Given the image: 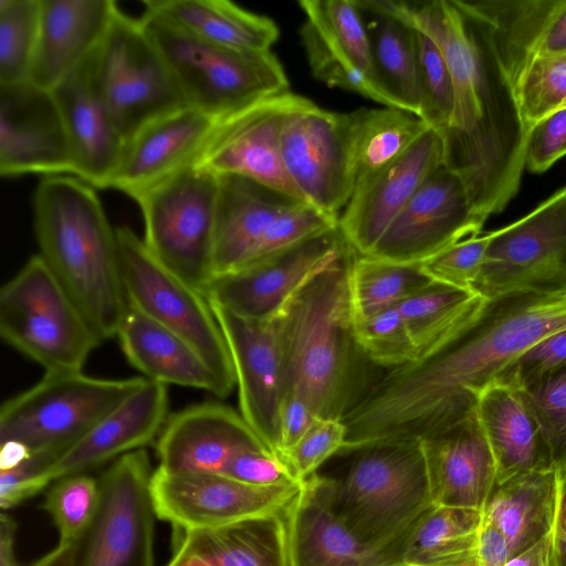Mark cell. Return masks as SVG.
<instances>
[{
	"mask_svg": "<svg viewBox=\"0 0 566 566\" xmlns=\"http://www.w3.org/2000/svg\"><path fill=\"white\" fill-rule=\"evenodd\" d=\"M488 244L489 233L471 237L448 247L418 265L434 282L472 291Z\"/></svg>",
	"mask_w": 566,
	"mask_h": 566,
	"instance_id": "681fc988",
	"label": "cell"
},
{
	"mask_svg": "<svg viewBox=\"0 0 566 566\" xmlns=\"http://www.w3.org/2000/svg\"><path fill=\"white\" fill-rule=\"evenodd\" d=\"M553 566H566V471L559 473V488L552 531Z\"/></svg>",
	"mask_w": 566,
	"mask_h": 566,
	"instance_id": "6f0895ef",
	"label": "cell"
},
{
	"mask_svg": "<svg viewBox=\"0 0 566 566\" xmlns=\"http://www.w3.org/2000/svg\"><path fill=\"white\" fill-rule=\"evenodd\" d=\"M147 249L200 291L212 276L219 176L188 167L135 200Z\"/></svg>",
	"mask_w": 566,
	"mask_h": 566,
	"instance_id": "8fae6325",
	"label": "cell"
},
{
	"mask_svg": "<svg viewBox=\"0 0 566 566\" xmlns=\"http://www.w3.org/2000/svg\"><path fill=\"white\" fill-rule=\"evenodd\" d=\"M379 83L399 109L418 116L417 34L408 2L357 0Z\"/></svg>",
	"mask_w": 566,
	"mask_h": 566,
	"instance_id": "836d02e7",
	"label": "cell"
},
{
	"mask_svg": "<svg viewBox=\"0 0 566 566\" xmlns=\"http://www.w3.org/2000/svg\"><path fill=\"white\" fill-rule=\"evenodd\" d=\"M102 502L99 479L87 473L62 476L50 485L42 509L54 524L59 543H78L92 527Z\"/></svg>",
	"mask_w": 566,
	"mask_h": 566,
	"instance_id": "b9f144b4",
	"label": "cell"
},
{
	"mask_svg": "<svg viewBox=\"0 0 566 566\" xmlns=\"http://www.w3.org/2000/svg\"><path fill=\"white\" fill-rule=\"evenodd\" d=\"M17 523L4 511L0 515V566H19L15 557Z\"/></svg>",
	"mask_w": 566,
	"mask_h": 566,
	"instance_id": "91938a15",
	"label": "cell"
},
{
	"mask_svg": "<svg viewBox=\"0 0 566 566\" xmlns=\"http://www.w3.org/2000/svg\"><path fill=\"white\" fill-rule=\"evenodd\" d=\"M42 0H0V84L29 81Z\"/></svg>",
	"mask_w": 566,
	"mask_h": 566,
	"instance_id": "ee69618b",
	"label": "cell"
},
{
	"mask_svg": "<svg viewBox=\"0 0 566 566\" xmlns=\"http://www.w3.org/2000/svg\"><path fill=\"white\" fill-rule=\"evenodd\" d=\"M472 291L485 300L511 293H566V187L523 218L489 232Z\"/></svg>",
	"mask_w": 566,
	"mask_h": 566,
	"instance_id": "7c38bea8",
	"label": "cell"
},
{
	"mask_svg": "<svg viewBox=\"0 0 566 566\" xmlns=\"http://www.w3.org/2000/svg\"><path fill=\"white\" fill-rule=\"evenodd\" d=\"M302 483L262 486L226 474L169 473L156 468L149 492L158 520L176 532H197L281 513Z\"/></svg>",
	"mask_w": 566,
	"mask_h": 566,
	"instance_id": "9a60e30c",
	"label": "cell"
},
{
	"mask_svg": "<svg viewBox=\"0 0 566 566\" xmlns=\"http://www.w3.org/2000/svg\"><path fill=\"white\" fill-rule=\"evenodd\" d=\"M118 10L113 0H42L29 82L51 91L98 46Z\"/></svg>",
	"mask_w": 566,
	"mask_h": 566,
	"instance_id": "f1b7e54d",
	"label": "cell"
},
{
	"mask_svg": "<svg viewBox=\"0 0 566 566\" xmlns=\"http://www.w3.org/2000/svg\"><path fill=\"white\" fill-rule=\"evenodd\" d=\"M337 515L361 542L387 547L433 504L420 440L381 442L363 450L333 479Z\"/></svg>",
	"mask_w": 566,
	"mask_h": 566,
	"instance_id": "5b68a950",
	"label": "cell"
},
{
	"mask_svg": "<svg viewBox=\"0 0 566 566\" xmlns=\"http://www.w3.org/2000/svg\"><path fill=\"white\" fill-rule=\"evenodd\" d=\"M520 390V389H518ZM551 450L552 467L566 471V367L521 390Z\"/></svg>",
	"mask_w": 566,
	"mask_h": 566,
	"instance_id": "c3c4849f",
	"label": "cell"
},
{
	"mask_svg": "<svg viewBox=\"0 0 566 566\" xmlns=\"http://www.w3.org/2000/svg\"><path fill=\"white\" fill-rule=\"evenodd\" d=\"M0 335L45 373L82 371L103 342L39 254L1 287Z\"/></svg>",
	"mask_w": 566,
	"mask_h": 566,
	"instance_id": "52a82bcc",
	"label": "cell"
},
{
	"mask_svg": "<svg viewBox=\"0 0 566 566\" xmlns=\"http://www.w3.org/2000/svg\"><path fill=\"white\" fill-rule=\"evenodd\" d=\"M350 113L316 104L296 113L281 136L285 171L305 202L338 219L355 188Z\"/></svg>",
	"mask_w": 566,
	"mask_h": 566,
	"instance_id": "2e32d148",
	"label": "cell"
},
{
	"mask_svg": "<svg viewBox=\"0 0 566 566\" xmlns=\"http://www.w3.org/2000/svg\"><path fill=\"white\" fill-rule=\"evenodd\" d=\"M486 23L512 86L536 55L566 51V0H465Z\"/></svg>",
	"mask_w": 566,
	"mask_h": 566,
	"instance_id": "f546056e",
	"label": "cell"
},
{
	"mask_svg": "<svg viewBox=\"0 0 566 566\" xmlns=\"http://www.w3.org/2000/svg\"><path fill=\"white\" fill-rule=\"evenodd\" d=\"M475 411L494 459L496 483L554 470L542 427L521 390L493 382L480 394Z\"/></svg>",
	"mask_w": 566,
	"mask_h": 566,
	"instance_id": "4dcf8cb0",
	"label": "cell"
},
{
	"mask_svg": "<svg viewBox=\"0 0 566 566\" xmlns=\"http://www.w3.org/2000/svg\"><path fill=\"white\" fill-rule=\"evenodd\" d=\"M347 280L352 321L397 306L434 282L418 264L397 263L356 252L348 264Z\"/></svg>",
	"mask_w": 566,
	"mask_h": 566,
	"instance_id": "60d3db41",
	"label": "cell"
},
{
	"mask_svg": "<svg viewBox=\"0 0 566 566\" xmlns=\"http://www.w3.org/2000/svg\"><path fill=\"white\" fill-rule=\"evenodd\" d=\"M167 386L145 379L140 387L70 447L50 470L53 481L86 473L157 440L168 419Z\"/></svg>",
	"mask_w": 566,
	"mask_h": 566,
	"instance_id": "83f0119b",
	"label": "cell"
},
{
	"mask_svg": "<svg viewBox=\"0 0 566 566\" xmlns=\"http://www.w3.org/2000/svg\"><path fill=\"white\" fill-rule=\"evenodd\" d=\"M32 451L25 446L14 442L7 441L1 443L0 450V471H7L17 468L23 463Z\"/></svg>",
	"mask_w": 566,
	"mask_h": 566,
	"instance_id": "6125c7cd",
	"label": "cell"
},
{
	"mask_svg": "<svg viewBox=\"0 0 566 566\" xmlns=\"http://www.w3.org/2000/svg\"><path fill=\"white\" fill-rule=\"evenodd\" d=\"M332 483L313 474L284 511L291 566H403L398 541L371 546L347 527L334 510Z\"/></svg>",
	"mask_w": 566,
	"mask_h": 566,
	"instance_id": "603a6c76",
	"label": "cell"
},
{
	"mask_svg": "<svg viewBox=\"0 0 566 566\" xmlns=\"http://www.w3.org/2000/svg\"><path fill=\"white\" fill-rule=\"evenodd\" d=\"M566 367V328L556 331L511 361L494 382L524 389Z\"/></svg>",
	"mask_w": 566,
	"mask_h": 566,
	"instance_id": "816d5d0a",
	"label": "cell"
},
{
	"mask_svg": "<svg viewBox=\"0 0 566 566\" xmlns=\"http://www.w3.org/2000/svg\"><path fill=\"white\" fill-rule=\"evenodd\" d=\"M416 27L441 50L454 93L452 120L441 136L443 165L461 179L484 222L516 196L527 133L486 23L465 0L408 2Z\"/></svg>",
	"mask_w": 566,
	"mask_h": 566,
	"instance_id": "7a4b0ae2",
	"label": "cell"
},
{
	"mask_svg": "<svg viewBox=\"0 0 566 566\" xmlns=\"http://www.w3.org/2000/svg\"><path fill=\"white\" fill-rule=\"evenodd\" d=\"M92 59L98 91L125 144L147 124L187 106L140 19L118 10Z\"/></svg>",
	"mask_w": 566,
	"mask_h": 566,
	"instance_id": "30bf717a",
	"label": "cell"
},
{
	"mask_svg": "<svg viewBox=\"0 0 566 566\" xmlns=\"http://www.w3.org/2000/svg\"><path fill=\"white\" fill-rule=\"evenodd\" d=\"M63 453L55 449L34 451L17 468L0 471L1 509L10 510L49 486L50 470Z\"/></svg>",
	"mask_w": 566,
	"mask_h": 566,
	"instance_id": "f5cc1de1",
	"label": "cell"
},
{
	"mask_svg": "<svg viewBox=\"0 0 566 566\" xmlns=\"http://www.w3.org/2000/svg\"><path fill=\"white\" fill-rule=\"evenodd\" d=\"M78 543L61 544L36 559L30 566H76Z\"/></svg>",
	"mask_w": 566,
	"mask_h": 566,
	"instance_id": "94428289",
	"label": "cell"
},
{
	"mask_svg": "<svg viewBox=\"0 0 566 566\" xmlns=\"http://www.w3.org/2000/svg\"><path fill=\"white\" fill-rule=\"evenodd\" d=\"M224 474L262 486L301 483L283 458L268 450H251L239 454L231 461Z\"/></svg>",
	"mask_w": 566,
	"mask_h": 566,
	"instance_id": "11a10c76",
	"label": "cell"
},
{
	"mask_svg": "<svg viewBox=\"0 0 566 566\" xmlns=\"http://www.w3.org/2000/svg\"><path fill=\"white\" fill-rule=\"evenodd\" d=\"M217 118L184 106L137 132L124 146L109 188L134 200L195 165Z\"/></svg>",
	"mask_w": 566,
	"mask_h": 566,
	"instance_id": "d4e9b609",
	"label": "cell"
},
{
	"mask_svg": "<svg viewBox=\"0 0 566 566\" xmlns=\"http://www.w3.org/2000/svg\"><path fill=\"white\" fill-rule=\"evenodd\" d=\"M505 566H553L552 532L531 548L509 558Z\"/></svg>",
	"mask_w": 566,
	"mask_h": 566,
	"instance_id": "680465c9",
	"label": "cell"
},
{
	"mask_svg": "<svg viewBox=\"0 0 566 566\" xmlns=\"http://www.w3.org/2000/svg\"><path fill=\"white\" fill-rule=\"evenodd\" d=\"M251 450L272 452L239 411L206 402L168 417L156 442L157 468L169 473L224 474L235 457Z\"/></svg>",
	"mask_w": 566,
	"mask_h": 566,
	"instance_id": "cb8c5ba5",
	"label": "cell"
},
{
	"mask_svg": "<svg viewBox=\"0 0 566 566\" xmlns=\"http://www.w3.org/2000/svg\"><path fill=\"white\" fill-rule=\"evenodd\" d=\"M558 488L555 470L521 473L495 484L482 514L505 538L510 558L553 531Z\"/></svg>",
	"mask_w": 566,
	"mask_h": 566,
	"instance_id": "d590c367",
	"label": "cell"
},
{
	"mask_svg": "<svg viewBox=\"0 0 566 566\" xmlns=\"http://www.w3.org/2000/svg\"><path fill=\"white\" fill-rule=\"evenodd\" d=\"M483 224L471 208L461 179L441 165L409 199L368 255L419 264L459 241L479 235Z\"/></svg>",
	"mask_w": 566,
	"mask_h": 566,
	"instance_id": "d6986e66",
	"label": "cell"
},
{
	"mask_svg": "<svg viewBox=\"0 0 566 566\" xmlns=\"http://www.w3.org/2000/svg\"><path fill=\"white\" fill-rule=\"evenodd\" d=\"M148 453L116 459L98 478V514L78 542L76 566H155V520Z\"/></svg>",
	"mask_w": 566,
	"mask_h": 566,
	"instance_id": "4fadbf2b",
	"label": "cell"
},
{
	"mask_svg": "<svg viewBox=\"0 0 566 566\" xmlns=\"http://www.w3.org/2000/svg\"><path fill=\"white\" fill-rule=\"evenodd\" d=\"M74 176L65 126L50 90L0 84V175Z\"/></svg>",
	"mask_w": 566,
	"mask_h": 566,
	"instance_id": "44dd1931",
	"label": "cell"
},
{
	"mask_svg": "<svg viewBox=\"0 0 566 566\" xmlns=\"http://www.w3.org/2000/svg\"><path fill=\"white\" fill-rule=\"evenodd\" d=\"M342 419L317 418L305 434L283 455L294 478L303 482L333 454L342 451L346 439Z\"/></svg>",
	"mask_w": 566,
	"mask_h": 566,
	"instance_id": "f907efd6",
	"label": "cell"
},
{
	"mask_svg": "<svg viewBox=\"0 0 566 566\" xmlns=\"http://www.w3.org/2000/svg\"><path fill=\"white\" fill-rule=\"evenodd\" d=\"M420 443L433 504L482 512L496 470L476 411Z\"/></svg>",
	"mask_w": 566,
	"mask_h": 566,
	"instance_id": "4316f807",
	"label": "cell"
},
{
	"mask_svg": "<svg viewBox=\"0 0 566 566\" xmlns=\"http://www.w3.org/2000/svg\"><path fill=\"white\" fill-rule=\"evenodd\" d=\"M140 22L165 57L189 107L219 118L289 91L272 52H248L195 38L145 11Z\"/></svg>",
	"mask_w": 566,
	"mask_h": 566,
	"instance_id": "8992f818",
	"label": "cell"
},
{
	"mask_svg": "<svg viewBox=\"0 0 566 566\" xmlns=\"http://www.w3.org/2000/svg\"><path fill=\"white\" fill-rule=\"evenodd\" d=\"M145 11L200 40L248 52H270L279 39L273 20L227 0H147Z\"/></svg>",
	"mask_w": 566,
	"mask_h": 566,
	"instance_id": "8d00e7d4",
	"label": "cell"
},
{
	"mask_svg": "<svg viewBox=\"0 0 566 566\" xmlns=\"http://www.w3.org/2000/svg\"><path fill=\"white\" fill-rule=\"evenodd\" d=\"M417 51L418 116L442 136L451 124L454 109L451 73L437 43L420 29Z\"/></svg>",
	"mask_w": 566,
	"mask_h": 566,
	"instance_id": "f6af8a7d",
	"label": "cell"
},
{
	"mask_svg": "<svg viewBox=\"0 0 566 566\" xmlns=\"http://www.w3.org/2000/svg\"><path fill=\"white\" fill-rule=\"evenodd\" d=\"M313 104L289 90L217 118L193 166L216 176H241L304 201L285 171L281 136L289 119Z\"/></svg>",
	"mask_w": 566,
	"mask_h": 566,
	"instance_id": "5bb4252c",
	"label": "cell"
},
{
	"mask_svg": "<svg viewBox=\"0 0 566 566\" xmlns=\"http://www.w3.org/2000/svg\"><path fill=\"white\" fill-rule=\"evenodd\" d=\"M318 417L308 402L294 389L289 388L279 413V454L292 448L313 426Z\"/></svg>",
	"mask_w": 566,
	"mask_h": 566,
	"instance_id": "9f6ffc18",
	"label": "cell"
},
{
	"mask_svg": "<svg viewBox=\"0 0 566 566\" xmlns=\"http://www.w3.org/2000/svg\"><path fill=\"white\" fill-rule=\"evenodd\" d=\"M337 226L338 219L307 202L293 201L271 221L243 268L272 258Z\"/></svg>",
	"mask_w": 566,
	"mask_h": 566,
	"instance_id": "7dc6e473",
	"label": "cell"
},
{
	"mask_svg": "<svg viewBox=\"0 0 566 566\" xmlns=\"http://www.w3.org/2000/svg\"><path fill=\"white\" fill-rule=\"evenodd\" d=\"M481 511L432 505L400 537L403 566H476Z\"/></svg>",
	"mask_w": 566,
	"mask_h": 566,
	"instance_id": "74e56055",
	"label": "cell"
},
{
	"mask_svg": "<svg viewBox=\"0 0 566 566\" xmlns=\"http://www.w3.org/2000/svg\"><path fill=\"white\" fill-rule=\"evenodd\" d=\"M566 328V293H511L483 301L433 355L390 369L343 417L345 452L420 440L472 413L480 394L528 347Z\"/></svg>",
	"mask_w": 566,
	"mask_h": 566,
	"instance_id": "6da1fadb",
	"label": "cell"
},
{
	"mask_svg": "<svg viewBox=\"0 0 566 566\" xmlns=\"http://www.w3.org/2000/svg\"><path fill=\"white\" fill-rule=\"evenodd\" d=\"M566 155V107L558 108L534 124L527 134L525 168L541 174Z\"/></svg>",
	"mask_w": 566,
	"mask_h": 566,
	"instance_id": "db71d44e",
	"label": "cell"
},
{
	"mask_svg": "<svg viewBox=\"0 0 566 566\" xmlns=\"http://www.w3.org/2000/svg\"><path fill=\"white\" fill-rule=\"evenodd\" d=\"M166 566H189L185 555L175 547L174 555Z\"/></svg>",
	"mask_w": 566,
	"mask_h": 566,
	"instance_id": "be15d7a7",
	"label": "cell"
},
{
	"mask_svg": "<svg viewBox=\"0 0 566 566\" xmlns=\"http://www.w3.org/2000/svg\"><path fill=\"white\" fill-rule=\"evenodd\" d=\"M444 159L442 137L429 128L403 155L359 180L338 227L361 255L374 250L390 223Z\"/></svg>",
	"mask_w": 566,
	"mask_h": 566,
	"instance_id": "7402d4cb",
	"label": "cell"
},
{
	"mask_svg": "<svg viewBox=\"0 0 566 566\" xmlns=\"http://www.w3.org/2000/svg\"><path fill=\"white\" fill-rule=\"evenodd\" d=\"M284 511L213 530L176 532L175 547L189 566H291Z\"/></svg>",
	"mask_w": 566,
	"mask_h": 566,
	"instance_id": "e575fe53",
	"label": "cell"
},
{
	"mask_svg": "<svg viewBox=\"0 0 566 566\" xmlns=\"http://www.w3.org/2000/svg\"><path fill=\"white\" fill-rule=\"evenodd\" d=\"M116 232L128 306L192 345L217 375L224 398L229 396L235 387L232 360L207 297L158 260L130 228Z\"/></svg>",
	"mask_w": 566,
	"mask_h": 566,
	"instance_id": "9c48e42d",
	"label": "cell"
},
{
	"mask_svg": "<svg viewBox=\"0 0 566 566\" xmlns=\"http://www.w3.org/2000/svg\"><path fill=\"white\" fill-rule=\"evenodd\" d=\"M93 52L51 92L65 126L74 177L104 189L109 188L125 143L98 91Z\"/></svg>",
	"mask_w": 566,
	"mask_h": 566,
	"instance_id": "484cf974",
	"label": "cell"
},
{
	"mask_svg": "<svg viewBox=\"0 0 566 566\" xmlns=\"http://www.w3.org/2000/svg\"><path fill=\"white\" fill-rule=\"evenodd\" d=\"M355 345L373 363L390 369L417 360L416 350L397 306L352 321Z\"/></svg>",
	"mask_w": 566,
	"mask_h": 566,
	"instance_id": "bcb514c9",
	"label": "cell"
},
{
	"mask_svg": "<svg viewBox=\"0 0 566 566\" xmlns=\"http://www.w3.org/2000/svg\"><path fill=\"white\" fill-rule=\"evenodd\" d=\"M354 252L313 277L279 314L287 389L319 418L343 419L347 412L354 343L347 274Z\"/></svg>",
	"mask_w": 566,
	"mask_h": 566,
	"instance_id": "277c9868",
	"label": "cell"
},
{
	"mask_svg": "<svg viewBox=\"0 0 566 566\" xmlns=\"http://www.w3.org/2000/svg\"><path fill=\"white\" fill-rule=\"evenodd\" d=\"M293 201L296 199L254 180L235 175L219 176L211 277L243 268L271 221Z\"/></svg>",
	"mask_w": 566,
	"mask_h": 566,
	"instance_id": "d6a6232c",
	"label": "cell"
},
{
	"mask_svg": "<svg viewBox=\"0 0 566 566\" xmlns=\"http://www.w3.org/2000/svg\"><path fill=\"white\" fill-rule=\"evenodd\" d=\"M350 250L337 226L262 262L213 276L201 292L210 303L238 316L271 319L306 283Z\"/></svg>",
	"mask_w": 566,
	"mask_h": 566,
	"instance_id": "e0dca14e",
	"label": "cell"
},
{
	"mask_svg": "<svg viewBox=\"0 0 566 566\" xmlns=\"http://www.w3.org/2000/svg\"><path fill=\"white\" fill-rule=\"evenodd\" d=\"M512 88L528 134L539 119L566 107V51L528 60L512 82Z\"/></svg>",
	"mask_w": 566,
	"mask_h": 566,
	"instance_id": "7bdbcfd3",
	"label": "cell"
},
{
	"mask_svg": "<svg viewBox=\"0 0 566 566\" xmlns=\"http://www.w3.org/2000/svg\"><path fill=\"white\" fill-rule=\"evenodd\" d=\"M484 298L472 291L432 282L401 301L399 310L417 360H422L450 342L474 317Z\"/></svg>",
	"mask_w": 566,
	"mask_h": 566,
	"instance_id": "f35d334b",
	"label": "cell"
},
{
	"mask_svg": "<svg viewBox=\"0 0 566 566\" xmlns=\"http://www.w3.org/2000/svg\"><path fill=\"white\" fill-rule=\"evenodd\" d=\"M116 336L128 363L146 379L224 398L217 375L198 350L137 310L128 306Z\"/></svg>",
	"mask_w": 566,
	"mask_h": 566,
	"instance_id": "1f68e13d",
	"label": "cell"
},
{
	"mask_svg": "<svg viewBox=\"0 0 566 566\" xmlns=\"http://www.w3.org/2000/svg\"><path fill=\"white\" fill-rule=\"evenodd\" d=\"M38 253L103 340L128 310L116 229L95 188L70 175L43 177L33 195Z\"/></svg>",
	"mask_w": 566,
	"mask_h": 566,
	"instance_id": "3957f363",
	"label": "cell"
},
{
	"mask_svg": "<svg viewBox=\"0 0 566 566\" xmlns=\"http://www.w3.org/2000/svg\"><path fill=\"white\" fill-rule=\"evenodd\" d=\"M301 39L313 75L386 107L398 108L377 77L364 15L357 0H301Z\"/></svg>",
	"mask_w": 566,
	"mask_h": 566,
	"instance_id": "ffe728a7",
	"label": "cell"
},
{
	"mask_svg": "<svg viewBox=\"0 0 566 566\" xmlns=\"http://www.w3.org/2000/svg\"><path fill=\"white\" fill-rule=\"evenodd\" d=\"M210 305L232 360L239 412L263 443L280 455L279 413L287 390L280 315L254 321Z\"/></svg>",
	"mask_w": 566,
	"mask_h": 566,
	"instance_id": "ac0fdd59",
	"label": "cell"
},
{
	"mask_svg": "<svg viewBox=\"0 0 566 566\" xmlns=\"http://www.w3.org/2000/svg\"><path fill=\"white\" fill-rule=\"evenodd\" d=\"M350 114L355 185L399 158L429 129L419 116L394 107Z\"/></svg>",
	"mask_w": 566,
	"mask_h": 566,
	"instance_id": "ab89813d",
	"label": "cell"
},
{
	"mask_svg": "<svg viewBox=\"0 0 566 566\" xmlns=\"http://www.w3.org/2000/svg\"><path fill=\"white\" fill-rule=\"evenodd\" d=\"M145 379L97 378L83 371L45 373L32 387L2 403L0 442H19L32 452H65Z\"/></svg>",
	"mask_w": 566,
	"mask_h": 566,
	"instance_id": "ba28073f",
	"label": "cell"
}]
</instances>
